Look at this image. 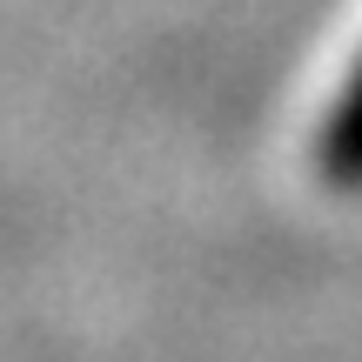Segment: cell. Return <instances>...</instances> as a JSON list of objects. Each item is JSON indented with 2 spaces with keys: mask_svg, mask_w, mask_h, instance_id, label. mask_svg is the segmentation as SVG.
<instances>
[{
  "mask_svg": "<svg viewBox=\"0 0 362 362\" xmlns=\"http://www.w3.org/2000/svg\"><path fill=\"white\" fill-rule=\"evenodd\" d=\"M322 168L336 181H362V47L342 74L336 101H329V128H322Z\"/></svg>",
  "mask_w": 362,
  "mask_h": 362,
  "instance_id": "6da1fadb",
  "label": "cell"
}]
</instances>
